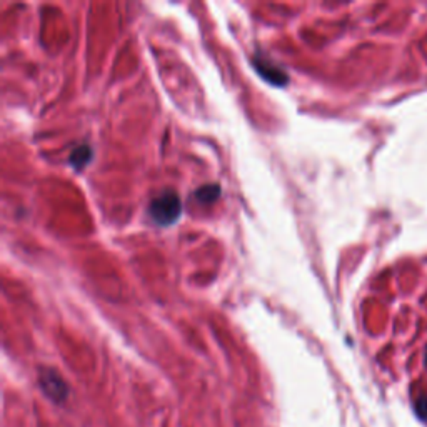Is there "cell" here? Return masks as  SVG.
Returning <instances> with one entry per match:
<instances>
[{
	"label": "cell",
	"mask_w": 427,
	"mask_h": 427,
	"mask_svg": "<svg viewBox=\"0 0 427 427\" xmlns=\"http://www.w3.org/2000/svg\"><path fill=\"white\" fill-rule=\"evenodd\" d=\"M220 195V187L217 184H209L200 187V189L195 192V197L199 199V202H212Z\"/></svg>",
	"instance_id": "277c9868"
},
{
	"label": "cell",
	"mask_w": 427,
	"mask_h": 427,
	"mask_svg": "<svg viewBox=\"0 0 427 427\" xmlns=\"http://www.w3.org/2000/svg\"><path fill=\"white\" fill-rule=\"evenodd\" d=\"M90 157H92V150L87 146H80L71 154V164L76 169H82L85 164H89Z\"/></svg>",
	"instance_id": "3957f363"
},
{
	"label": "cell",
	"mask_w": 427,
	"mask_h": 427,
	"mask_svg": "<svg viewBox=\"0 0 427 427\" xmlns=\"http://www.w3.org/2000/svg\"><path fill=\"white\" fill-rule=\"evenodd\" d=\"M417 412H419V416L427 419V398H422L419 402H417Z\"/></svg>",
	"instance_id": "5b68a950"
},
{
	"label": "cell",
	"mask_w": 427,
	"mask_h": 427,
	"mask_svg": "<svg viewBox=\"0 0 427 427\" xmlns=\"http://www.w3.org/2000/svg\"><path fill=\"white\" fill-rule=\"evenodd\" d=\"M182 214V202L178 195L172 190H165L152 200L149 206V216L157 225L167 227L176 222Z\"/></svg>",
	"instance_id": "6da1fadb"
},
{
	"label": "cell",
	"mask_w": 427,
	"mask_h": 427,
	"mask_svg": "<svg viewBox=\"0 0 427 427\" xmlns=\"http://www.w3.org/2000/svg\"><path fill=\"white\" fill-rule=\"evenodd\" d=\"M38 386H41L43 394L55 404H64L69 398V386L65 384L62 376L54 369H41Z\"/></svg>",
	"instance_id": "7a4b0ae2"
}]
</instances>
